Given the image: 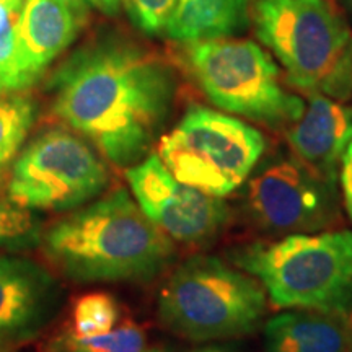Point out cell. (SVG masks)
<instances>
[{"mask_svg": "<svg viewBox=\"0 0 352 352\" xmlns=\"http://www.w3.org/2000/svg\"><path fill=\"white\" fill-rule=\"evenodd\" d=\"M176 88L166 60L118 39L82 47L50 82L56 116L120 168L151 155L173 109Z\"/></svg>", "mask_w": 352, "mask_h": 352, "instance_id": "cell-1", "label": "cell"}, {"mask_svg": "<svg viewBox=\"0 0 352 352\" xmlns=\"http://www.w3.org/2000/svg\"><path fill=\"white\" fill-rule=\"evenodd\" d=\"M41 250L78 284L148 283L176 256L175 241L122 188L56 220L43 233Z\"/></svg>", "mask_w": 352, "mask_h": 352, "instance_id": "cell-2", "label": "cell"}, {"mask_svg": "<svg viewBox=\"0 0 352 352\" xmlns=\"http://www.w3.org/2000/svg\"><path fill=\"white\" fill-rule=\"evenodd\" d=\"M252 20L290 87L341 103L351 98L352 32L329 0H254Z\"/></svg>", "mask_w": 352, "mask_h": 352, "instance_id": "cell-3", "label": "cell"}, {"mask_svg": "<svg viewBox=\"0 0 352 352\" xmlns=\"http://www.w3.org/2000/svg\"><path fill=\"white\" fill-rule=\"evenodd\" d=\"M233 263L261 283L277 310L352 315V232L290 233L235 250Z\"/></svg>", "mask_w": 352, "mask_h": 352, "instance_id": "cell-4", "label": "cell"}, {"mask_svg": "<svg viewBox=\"0 0 352 352\" xmlns=\"http://www.w3.org/2000/svg\"><path fill=\"white\" fill-rule=\"evenodd\" d=\"M266 308V290L256 277L209 254H196L179 264L158 296L162 324L192 342L252 334Z\"/></svg>", "mask_w": 352, "mask_h": 352, "instance_id": "cell-5", "label": "cell"}, {"mask_svg": "<svg viewBox=\"0 0 352 352\" xmlns=\"http://www.w3.org/2000/svg\"><path fill=\"white\" fill-rule=\"evenodd\" d=\"M186 64L210 103L267 129H289L305 109V101L285 88L270 52L250 39L189 43Z\"/></svg>", "mask_w": 352, "mask_h": 352, "instance_id": "cell-6", "label": "cell"}, {"mask_svg": "<svg viewBox=\"0 0 352 352\" xmlns=\"http://www.w3.org/2000/svg\"><path fill=\"white\" fill-rule=\"evenodd\" d=\"M266 151L256 127L204 107H191L158 139V157L178 182L214 197L243 184Z\"/></svg>", "mask_w": 352, "mask_h": 352, "instance_id": "cell-7", "label": "cell"}, {"mask_svg": "<svg viewBox=\"0 0 352 352\" xmlns=\"http://www.w3.org/2000/svg\"><path fill=\"white\" fill-rule=\"evenodd\" d=\"M108 184V166L95 148L72 132L47 129L16 157L7 199L30 210L67 212L95 201Z\"/></svg>", "mask_w": 352, "mask_h": 352, "instance_id": "cell-8", "label": "cell"}, {"mask_svg": "<svg viewBox=\"0 0 352 352\" xmlns=\"http://www.w3.org/2000/svg\"><path fill=\"white\" fill-rule=\"evenodd\" d=\"M246 201L254 222L271 233L323 232L340 219L338 183L321 178L296 157L259 170Z\"/></svg>", "mask_w": 352, "mask_h": 352, "instance_id": "cell-9", "label": "cell"}, {"mask_svg": "<svg viewBox=\"0 0 352 352\" xmlns=\"http://www.w3.org/2000/svg\"><path fill=\"white\" fill-rule=\"evenodd\" d=\"M126 176L142 212L178 243H209L230 220V209L222 197L178 182L158 153L129 166Z\"/></svg>", "mask_w": 352, "mask_h": 352, "instance_id": "cell-10", "label": "cell"}, {"mask_svg": "<svg viewBox=\"0 0 352 352\" xmlns=\"http://www.w3.org/2000/svg\"><path fill=\"white\" fill-rule=\"evenodd\" d=\"M65 303L60 280L34 259L0 254V352L36 340Z\"/></svg>", "mask_w": 352, "mask_h": 352, "instance_id": "cell-11", "label": "cell"}, {"mask_svg": "<svg viewBox=\"0 0 352 352\" xmlns=\"http://www.w3.org/2000/svg\"><path fill=\"white\" fill-rule=\"evenodd\" d=\"M287 142L303 165L338 183L342 155L352 142V109L328 96L310 95L302 116L287 129Z\"/></svg>", "mask_w": 352, "mask_h": 352, "instance_id": "cell-12", "label": "cell"}, {"mask_svg": "<svg viewBox=\"0 0 352 352\" xmlns=\"http://www.w3.org/2000/svg\"><path fill=\"white\" fill-rule=\"evenodd\" d=\"M78 20L59 0H25L19 20V65L23 88L32 87L77 34Z\"/></svg>", "mask_w": 352, "mask_h": 352, "instance_id": "cell-13", "label": "cell"}, {"mask_svg": "<svg viewBox=\"0 0 352 352\" xmlns=\"http://www.w3.org/2000/svg\"><path fill=\"white\" fill-rule=\"evenodd\" d=\"M266 352H349V316L315 310H287L264 324Z\"/></svg>", "mask_w": 352, "mask_h": 352, "instance_id": "cell-14", "label": "cell"}, {"mask_svg": "<svg viewBox=\"0 0 352 352\" xmlns=\"http://www.w3.org/2000/svg\"><path fill=\"white\" fill-rule=\"evenodd\" d=\"M250 0H176L164 33L173 41L232 38L248 28Z\"/></svg>", "mask_w": 352, "mask_h": 352, "instance_id": "cell-15", "label": "cell"}, {"mask_svg": "<svg viewBox=\"0 0 352 352\" xmlns=\"http://www.w3.org/2000/svg\"><path fill=\"white\" fill-rule=\"evenodd\" d=\"M145 349L147 333L132 321L98 336H78L65 328L46 338L39 346V352H144Z\"/></svg>", "mask_w": 352, "mask_h": 352, "instance_id": "cell-16", "label": "cell"}, {"mask_svg": "<svg viewBox=\"0 0 352 352\" xmlns=\"http://www.w3.org/2000/svg\"><path fill=\"white\" fill-rule=\"evenodd\" d=\"M36 120V104L15 91H0V184L6 182Z\"/></svg>", "mask_w": 352, "mask_h": 352, "instance_id": "cell-17", "label": "cell"}, {"mask_svg": "<svg viewBox=\"0 0 352 352\" xmlns=\"http://www.w3.org/2000/svg\"><path fill=\"white\" fill-rule=\"evenodd\" d=\"M120 316V303L111 294L90 292L74 302L69 329L78 336H98L114 329Z\"/></svg>", "mask_w": 352, "mask_h": 352, "instance_id": "cell-18", "label": "cell"}, {"mask_svg": "<svg viewBox=\"0 0 352 352\" xmlns=\"http://www.w3.org/2000/svg\"><path fill=\"white\" fill-rule=\"evenodd\" d=\"M33 212L8 199L0 202V248L19 252L41 245L44 230L41 220Z\"/></svg>", "mask_w": 352, "mask_h": 352, "instance_id": "cell-19", "label": "cell"}, {"mask_svg": "<svg viewBox=\"0 0 352 352\" xmlns=\"http://www.w3.org/2000/svg\"><path fill=\"white\" fill-rule=\"evenodd\" d=\"M21 8L0 3V85L6 91L25 90L19 65V20Z\"/></svg>", "mask_w": 352, "mask_h": 352, "instance_id": "cell-20", "label": "cell"}, {"mask_svg": "<svg viewBox=\"0 0 352 352\" xmlns=\"http://www.w3.org/2000/svg\"><path fill=\"white\" fill-rule=\"evenodd\" d=\"M126 12L140 32L147 34L164 33L176 0H122Z\"/></svg>", "mask_w": 352, "mask_h": 352, "instance_id": "cell-21", "label": "cell"}, {"mask_svg": "<svg viewBox=\"0 0 352 352\" xmlns=\"http://www.w3.org/2000/svg\"><path fill=\"white\" fill-rule=\"evenodd\" d=\"M340 182L342 189V199L347 210V215L352 220V142L346 148L342 155L341 168H340Z\"/></svg>", "mask_w": 352, "mask_h": 352, "instance_id": "cell-22", "label": "cell"}, {"mask_svg": "<svg viewBox=\"0 0 352 352\" xmlns=\"http://www.w3.org/2000/svg\"><path fill=\"white\" fill-rule=\"evenodd\" d=\"M59 2H63L67 7L72 8V10L76 12L77 15L80 16V19L83 15H85L88 7H90V6L94 7V0H59Z\"/></svg>", "mask_w": 352, "mask_h": 352, "instance_id": "cell-23", "label": "cell"}, {"mask_svg": "<svg viewBox=\"0 0 352 352\" xmlns=\"http://www.w3.org/2000/svg\"><path fill=\"white\" fill-rule=\"evenodd\" d=\"M94 7L100 8L107 15H114L118 12V7H120V0H94Z\"/></svg>", "mask_w": 352, "mask_h": 352, "instance_id": "cell-24", "label": "cell"}, {"mask_svg": "<svg viewBox=\"0 0 352 352\" xmlns=\"http://www.w3.org/2000/svg\"><path fill=\"white\" fill-rule=\"evenodd\" d=\"M189 352H239L235 347L226 346V344H214V342H209V344L195 347Z\"/></svg>", "mask_w": 352, "mask_h": 352, "instance_id": "cell-25", "label": "cell"}, {"mask_svg": "<svg viewBox=\"0 0 352 352\" xmlns=\"http://www.w3.org/2000/svg\"><path fill=\"white\" fill-rule=\"evenodd\" d=\"M0 3H2V6H7V7L23 8V3H25V0H0Z\"/></svg>", "mask_w": 352, "mask_h": 352, "instance_id": "cell-26", "label": "cell"}, {"mask_svg": "<svg viewBox=\"0 0 352 352\" xmlns=\"http://www.w3.org/2000/svg\"><path fill=\"white\" fill-rule=\"evenodd\" d=\"M144 352H166V351L162 349V347H151V349H145Z\"/></svg>", "mask_w": 352, "mask_h": 352, "instance_id": "cell-27", "label": "cell"}, {"mask_svg": "<svg viewBox=\"0 0 352 352\" xmlns=\"http://www.w3.org/2000/svg\"><path fill=\"white\" fill-rule=\"evenodd\" d=\"M0 91H6V90H3V88H2V85H0Z\"/></svg>", "mask_w": 352, "mask_h": 352, "instance_id": "cell-28", "label": "cell"}, {"mask_svg": "<svg viewBox=\"0 0 352 352\" xmlns=\"http://www.w3.org/2000/svg\"><path fill=\"white\" fill-rule=\"evenodd\" d=\"M347 2H349V3H351V7H352V0H347Z\"/></svg>", "mask_w": 352, "mask_h": 352, "instance_id": "cell-29", "label": "cell"}, {"mask_svg": "<svg viewBox=\"0 0 352 352\" xmlns=\"http://www.w3.org/2000/svg\"><path fill=\"white\" fill-rule=\"evenodd\" d=\"M349 352H352V347H351V351H349Z\"/></svg>", "mask_w": 352, "mask_h": 352, "instance_id": "cell-30", "label": "cell"}]
</instances>
